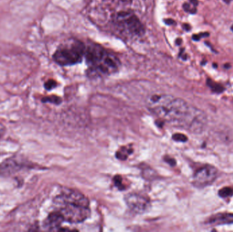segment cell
Instances as JSON below:
<instances>
[{
  "label": "cell",
  "mask_w": 233,
  "mask_h": 232,
  "mask_svg": "<svg viewBox=\"0 0 233 232\" xmlns=\"http://www.w3.org/2000/svg\"><path fill=\"white\" fill-rule=\"evenodd\" d=\"M147 106L160 119L200 133L207 125V117L199 109L190 106L181 98L167 95H154L148 99Z\"/></svg>",
  "instance_id": "6da1fadb"
},
{
  "label": "cell",
  "mask_w": 233,
  "mask_h": 232,
  "mask_svg": "<svg viewBox=\"0 0 233 232\" xmlns=\"http://www.w3.org/2000/svg\"><path fill=\"white\" fill-rule=\"evenodd\" d=\"M85 57L90 77H100L113 74L119 69V59L113 53L98 44H91L85 48Z\"/></svg>",
  "instance_id": "7a4b0ae2"
},
{
  "label": "cell",
  "mask_w": 233,
  "mask_h": 232,
  "mask_svg": "<svg viewBox=\"0 0 233 232\" xmlns=\"http://www.w3.org/2000/svg\"><path fill=\"white\" fill-rule=\"evenodd\" d=\"M112 22L118 32L128 37H140L144 33V27L132 11L124 10L114 13Z\"/></svg>",
  "instance_id": "3957f363"
},
{
  "label": "cell",
  "mask_w": 233,
  "mask_h": 232,
  "mask_svg": "<svg viewBox=\"0 0 233 232\" xmlns=\"http://www.w3.org/2000/svg\"><path fill=\"white\" fill-rule=\"evenodd\" d=\"M85 47L80 41H74L70 44L60 47L55 52L53 59L59 66H69L77 64L85 56Z\"/></svg>",
  "instance_id": "277c9868"
},
{
  "label": "cell",
  "mask_w": 233,
  "mask_h": 232,
  "mask_svg": "<svg viewBox=\"0 0 233 232\" xmlns=\"http://www.w3.org/2000/svg\"><path fill=\"white\" fill-rule=\"evenodd\" d=\"M59 212L62 215L64 221L66 220L70 223H81L88 219L91 214L89 206L72 204L63 205Z\"/></svg>",
  "instance_id": "5b68a950"
},
{
  "label": "cell",
  "mask_w": 233,
  "mask_h": 232,
  "mask_svg": "<svg viewBox=\"0 0 233 232\" xmlns=\"http://www.w3.org/2000/svg\"><path fill=\"white\" fill-rule=\"evenodd\" d=\"M217 176V170L212 165H206L196 171L194 175L193 184L196 187L203 188L212 184Z\"/></svg>",
  "instance_id": "8992f818"
},
{
  "label": "cell",
  "mask_w": 233,
  "mask_h": 232,
  "mask_svg": "<svg viewBox=\"0 0 233 232\" xmlns=\"http://www.w3.org/2000/svg\"><path fill=\"white\" fill-rule=\"evenodd\" d=\"M125 201L128 208L136 214H143L149 209V200L140 194H129L125 197Z\"/></svg>",
  "instance_id": "52a82bcc"
},
{
  "label": "cell",
  "mask_w": 233,
  "mask_h": 232,
  "mask_svg": "<svg viewBox=\"0 0 233 232\" xmlns=\"http://www.w3.org/2000/svg\"><path fill=\"white\" fill-rule=\"evenodd\" d=\"M55 201V203L62 206L68 204L81 205L84 206H89V201L85 195L78 191H72V190L57 196Z\"/></svg>",
  "instance_id": "ba28073f"
},
{
  "label": "cell",
  "mask_w": 233,
  "mask_h": 232,
  "mask_svg": "<svg viewBox=\"0 0 233 232\" xmlns=\"http://www.w3.org/2000/svg\"><path fill=\"white\" fill-rule=\"evenodd\" d=\"M23 165L16 159L9 158L0 164V175L1 176H10L20 170Z\"/></svg>",
  "instance_id": "9c48e42d"
},
{
  "label": "cell",
  "mask_w": 233,
  "mask_h": 232,
  "mask_svg": "<svg viewBox=\"0 0 233 232\" xmlns=\"http://www.w3.org/2000/svg\"><path fill=\"white\" fill-rule=\"evenodd\" d=\"M64 221L62 215L58 212H54L48 215L44 222V226L48 230H58V228Z\"/></svg>",
  "instance_id": "30bf717a"
},
{
  "label": "cell",
  "mask_w": 233,
  "mask_h": 232,
  "mask_svg": "<svg viewBox=\"0 0 233 232\" xmlns=\"http://www.w3.org/2000/svg\"><path fill=\"white\" fill-rule=\"evenodd\" d=\"M208 223L217 224H230L233 223V214H226V213H221L211 216L208 220Z\"/></svg>",
  "instance_id": "8fae6325"
},
{
  "label": "cell",
  "mask_w": 233,
  "mask_h": 232,
  "mask_svg": "<svg viewBox=\"0 0 233 232\" xmlns=\"http://www.w3.org/2000/svg\"><path fill=\"white\" fill-rule=\"evenodd\" d=\"M132 152V150L128 147H122L120 150L117 151L116 153V157L120 160H125L128 155L131 154Z\"/></svg>",
  "instance_id": "7c38bea8"
},
{
  "label": "cell",
  "mask_w": 233,
  "mask_h": 232,
  "mask_svg": "<svg viewBox=\"0 0 233 232\" xmlns=\"http://www.w3.org/2000/svg\"><path fill=\"white\" fill-rule=\"evenodd\" d=\"M42 101L44 102V103H48H48H52V104L58 105L62 103V99L55 96H51L43 98Z\"/></svg>",
  "instance_id": "4fadbf2b"
},
{
  "label": "cell",
  "mask_w": 233,
  "mask_h": 232,
  "mask_svg": "<svg viewBox=\"0 0 233 232\" xmlns=\"http://www.w3.org/2000/svg\"><path fill=\"white\" fill-rule=\"evenodd\" d=\"M207 85L211 87V88L212 89V90L213 91H215V92H217V93H221L222 92V91H224V88L222 86H221V85H218V84H216V83H214L212 81H211V80L209 79L207 81Z\"/></svg>",
  "instance_id": "5bb4252c"
},
{
  "label": "cell",
  "mask_w": 233,
  "mask_h": 232,
  "mask_svg": "<svg viewBox=\"0 0 233 232\" xmlns=\"http://www.w3.org/2000/svg\"><path fill=\"white\" fill-rule=\"evenodd\" d=\"M233 194V190L231 188H224L221 189L219 191V195L221 197L226 198L228 197H230Z\"/></svg>",
  "instance_id": "9a60e30c"
},
{
  "label": "cell",
  "mask_w": 233,
  "mask_h": 232,
  "mask_svg": "<svg viewBox=\"0 0 233 232\" xmlns=\"http://www.w3.org/2000/svg\"><path fill=\"white\" fill-rule=\"evenodd\" d=\"M173 139L175 140V141L181 142H186L187 140H188L187 136L181 134H175L173 136Z\"/></svg>",
  "instance_id": "2e32d148"
},
{
  "label": "cell",
  "mask_w": 233,
  "mask_h": 232,
  "mask_svg": "<svg viewBox=\"0 0 233 232\" xmlns=\"http://www.w3.org/2000/svg\"><path fill=\"white\" fill-rule=\"evenodd\" d=\"M56 86L57 82L55 81H53V80H49L47 82H46L44 84L45 89L48 91H50L53 89H54L55 87H56Z\"/></svg>",
  "instance_id": "e0dca14e"
},
{
  "label": "cell",
  "mask_w": 233,
  "mask_h": 232,
  "mask_svg": "<svg viewBox=\"0 0 233 232\" xmlns=\"http://www.w3.org/2000/svg\"><path fill=\"white\" fill-rule=\"evenodd\" d=\"M114 182L117 188L119 189H124V185L122 184V179L119 176H116L114 178Z\"/></svg>",
  "instance_id": "ac0fdd59"
},
{
  "label": "cell",
  "mask_w": 233,
  "mask_h": 232,
  "mask_svg": "<svg viewBox=\"0 0 233 232\" xmlns=\"http://www.w3.org/2000/svg\"><path fill=\"white\" fill-rule=\"evenodd\" d=\"M165 161H166L167 163H169V164H170V165H172V166L175 165V163H175V161L173 159H171V158H170V157H166V158H165Z\"/></svg>",
  "instance_id": "d6986e66"
},
{
  "label": "cell",
  "mask_w": 233,
  "mask_h": 232,
  "mask_svg": "<svg viewBox=\"0 0 233 232\" xmlns=\"http://www.w3.org/2000/svg\"><path fill=\"white\" fill-rule=\"evenodd\" d=\"M5 132V127L2 124L0 123V139L2 138V137L3 136V134Z\"/></svg>",
  "instance_id": "ffe728a7"
},
{
  "label": "cell",
  "mask_w": 233,
  "mask_h": 232,
  "mask_svg": "<svg viewBox=\"0 0 233 232\" xmlns=\"http://www.w3.org/2000/svg\"><path fill=\"white\" fill-rule=\"evenodd\" d=\"M183 9L185 10V11H186V12H189L190 10V4H188V3H185L184 4H183Z\"/></svg>",
  "instance_id": "44dd1931"
},
{
  "label": "cell",
  "mask_w": 233,
  "mask_h": 232,
  "mask_svg": "<svg viewBox=\"0 0 233 232\" xmlns=\"http://www.w3.org/2000/svg\"><path fill=\"white\" fill-rule=\"evenodd\" d=\"M183 28L185 30H186V31H190V30L191 29V27L189 24H183Z\"/></svg>",
  "instance_id": "7402d4cb"
},
{
  "label": "cell",
  "mask_w": 233,
  "mask_h": 232,
  "mask_svg": "<svg viewBox=\"0 0 233 232\" xmlns=\"http://www.w3.org/2000/svg\"><path fill=\"white\" fill-rule=\"evenodd\" d=\"M190 2L194 7H196L198 5V0H190Z\"/></svg>",
  "instance_id": "603a6c76"
},
{
  "label": "cell",
  "mask_w": 233,
  "mask_h": 232,
  "mask_svg": "<svg viewBox=\"0 0 233 232\" xmlns=\"http://www.w3.org/2000/svg\"><path fill=\"white\" fill-rule=\"evenodd\" d=\"M192 39L194 40L198 41V40H200V36L199 35H196V34H194V35L192 36Z\"/></svg>",
  "instance_id": "cb8c5ba5"
},
{
  "label": "cell",
  "mask_w": 233,
  "mask_h": 232,
  "mask_svg": "<svg viewBox=\"0 0 233 232\" xmlns=\"http://www.w3.org/2000/svg\"><path fill=\"white\" fill-rule=\"evenodd\" d=\"M165 22L167 25H173L175 23V21L172 19H166L165 20Z\"/></svg>",
  "instance_id": "d4e9b609"
},
{
  "label": "cell",
  "mask_w": 233,
  "mask_h": 232,
  "mask_svg": "<svg viewBox=\"0 0 233 232\" xmlns=\"http://www.w3.org/2000/svg\"><path fill=\"white\" fill-rule=\"evenodd\" d=\"M199 36L201 37H208L209 36V33L208 32H204V33H200Z\"/></svg>",
  "instance_id": "484cf974"
},
{
  "label": "cell",
  "mask_w": 233,
  "mask_h": 232,
  "mask_svg": "<svg viewBox=\"0 0 233 232\" xmlns=\"http://www.w3.org/2000/svg\"><path fill=\"white\" fill-rule=\"evenodd\" d=\"M196 11H197V10H196V7H193V8L190 9L189 12H190L191 14H195V13L196 12Z\"/></svg>",
  "instance_id": "4316f807"
},
{
  "label": "cell",
  "mask_w": 233,
  "mask_h": 232,
  "mask_svg": "<svg viewBox=\"0 0 233 232\" xmlns=\"http://www.w3.org/2000/svg\"><path fill=\"white\" fill-rule=\"evenodd\" d=\"M182 43V40L181 38H177L176 40V44L177 45H180Z\"/></svg>",
  "instance_id": "83f0119b"
},
{
  "label": "cell",
  "mask_w": 233,
  "mask_h": 232,
  "mask_svg": "<svg viewBox=\"0 0 233 232\" xmlns=\"http://www.w3.org/2000/svg\"><path fill=\"white\" fill-rule=\"evenodd\" d=\"M224 67L225 68H230V65L228 64V63H226L224 65Z\"/></svg>",
  "instance_id": "f1b7e54d"
},
{
  "label": "cell",
  "mask_w": 233,
  "mask_h": 232,
  "mask_svg": "<svg viewBox=\"0 0 233 232\" xmlns=\"http://www.w3.org/2000/svg\"><path fill=\"white\" fill-rule=\"evenodd\" d=\"M182 59L183 60H186L187 59V55H182Z\"/></svg>",
  "instance_id": "f546056e"
},
{
  "label": "cell",
  "mask_w": 233,
  "mask_h": 232,
  "mask_svg": "<svg viewBox=\"0 0 233 232\" xmlns=\"http://www.w3.org/2000/svg\"><path fill=\"white\" fill-rule=\"evenodd\" d=\"M223 1H224V2H226V3H229L230 2L231 0H223Z\"/></svg>",
  "instance_id": "4dcf8cb0"
},
{
  "label": "cell",
  "mask_w": 233,
  "mask_h": 232,
  "mask_svg": "<svg viewBox=\"0 0 233 232\" xmlns=\"http://www.w3.org/2000/svg\"><path fill=\"white\" fill-rule=\"evenodd\" d=\"M206 63H207V62H206V61H204V62H202L201 63V65H202V66H205V65Z\"/></svg>",
  "instance_id": "1f68e13d"
},
{
  "label": "cell",
  "mask_w": 233,
  "mask_h": 232,
  "mask_svg": "<svg viewBox=\"0 0 233 232\" xmlns=\"http://www.w3.org/2000/svg\"><path fill=\"white\" fill-rule=\"evenodd\" d=\"M213 67H217V65L216 63H213Z\"/></svg>",
  "instance_id": "d6a6232c"
},
{
  "label": "cell",
  "mask_w": 233,
  "mask_h": 232,
  "mask_svg": "<svg viewBox=\"0 0 233 232\" xmlns=\"http://www.w3.org/2000/svg\"><path fill=\"white\" fill-rule=\"evenodd\" d=\"M231 30H232V31L233 32V25H232V27H231Z\"/></svg>",
  "instance_id": "836d02e7"
},
{
  "label": "cell",
  "mask_w": 233,
  "mask_h": 232,
  "mask_svg": "<svg viewBox=\"0 0 233 232\" xmlns=\"http://www.w3.org/2000/svg\"><path fill=\"white\" fill-rule=\"evenodd\" d=\"M2 155V153H1V152H0V155Z\"/></svg>",
  "instance_id": "e575fe53"
}]
</instances>
